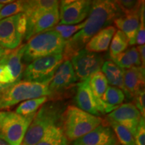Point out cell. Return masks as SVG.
<instances>
[{
    "mask_svg": "<svg viewBox=\"0 0 145 145\" xmlns=\"http://www.w3.org/2000/svg\"><path fill=\"white\" fill-rule=\"evenodd\" d=\"M23 54L24 45H21L16 49L10 50L6 55L5 63L11 71L14 83L20 81L22 77V74L24 70L22 60Z\"/></svg>",
    "mask_w": 145,
    "mask_h": 145,
    "instance_id": "20",
    "label": "cell"
},
{
    "mask_svg": "<svg viewBox=\"0 0 145 145\" xmlns=\"http://www.w3.org/2000/svg\"><path fill=\"white\" fill-rule=\"evenodd\" d=\"M128 40L124 34L120 30L116 32L112 37L110 44V55L111 59L125 51L128 48Z\"/></svg>",
    "mask_w": 145,
    "mask_h": 145,
    "instance_id": "27",
    "label": "cell"
},
{
    "mask_svg": "<svg viewBox=\"0 0 145 145\" xmlns=\"http://www.w3.org/2000/svg\"><path fill=\"white\" fill-rule=\"evenodd\" d=\"M2 60H3V58H2V59H0V63L2 62Z\"/></svg>",
    "mask_w": 145,
    "mask_h": 145,
    "instance_id": "41",
    "label": "cell"
},
{
    "mask_svg": "<svg viewBox=\"0 0 145 145\" xmlns=\"http://www.w3.org/2000/svg\"><path fill=\"white\" fill-rule=\"evenodd\" d=\"M6 55L3 57L2 62L0 63V88L14 83V78L11 71L5 63Z\"/></svg>",
    "mask_w": 145,
    "mask_h": 145,
    "instance_id": "31",
    "label": "cell"
},
{
    "mask_svg": "<svg viewBox=\"0 0 145 145\" xmlns=\"http://www.w3.org/2000/svg\"><path fill=\"white\" fill-rule=\"evenodd\" d=\"M35 114L23 116L15 112L0 111V137L11 145H21Z\"/></svg>",
    "mask_w": 145,
    "mask_h": 145,
    "instance_id": "6",
    "label": "cell"
},
{
    "mask_svg": "<svg viewBox=\"0 0 145 145\" xmlns=\"http://www.w3.org/2000/svg\"><path fill=\"white\" fill-rule=\"evenodd\" d=\"M101 70L110 86L120 89L127 95L124 85V69L119 67L112 60H108L104 61Z\"/></svg>",
    "mask_w": 145,
    "mask_h": 145,
    "instance_id": "19",
    "label": "cell"
},
{
    "mask_svg": "<svg viewBox=\"0 0 145 145\" xmlns=\"http://www.w3.org/2000/svg\"><path fill=\"white\" fill-rule=\"evenodd\" d=\"M72 145H120L111 126L101 124L72 143Z\"/></svg>",
    "mask_w": 145,
    "mask_h": 145,
    "instance_id": "14",
    "label": "cell"
},
{
    "mask_svg": "<svg viewBox=\"0 0 145 145\" xmlns=\"http://www.w3.org/2000/svg\"><path fill=\"white\" fill-rule=\"evenodd\" d=\"M75 101L79 109L95 116L99 117L106 114L92 93L89 85V79L81 81L77 84Z\"/></svg>",
    "mask_w": 145,
    "mask_h": 145,
    "instance_id": "15",
    "label": "cell"
},
{
    "mask_svg": "<svg viewBox=\"0 0 145 145\" xmlns=\"http://www.w3.org/2000/svg\"><path fill=\"white\" fill-rule=\"evenodd\" d=\"M142 117L140 112L134 104L126 103L110 112L106 119L125 127L135 136Z\"/></svg>",
    "mask_w": 145,
    "mask_h": 145,
    "instance_id": "13",
    "label": "cell"
},
{
    "mask_svg": "<svg viewBox=\"0 0 145 145\" xmlns=\"http://www.w3.org/2000/svg\"><path fill=\"white\" fill-rule=\"evenodd\" d=\"M35 145H69V141L61 126H54L50 128Z\"/></svg>",
    "mask_w": 145,
    "mask_h": 145,
    "instance_id": "25",
    "label": "cell"
},
{
    "mask_svg": "<svg viewBox=\"0 0 145 145\" xmlns=\"http://www.w3.org/2000/svg\"><path fill=\"white\" fill-rule=\"evenodd\" d=\"M3 7V4H1V3H0V10H1V9H2Z\"/></svg>",
    "mask_w": 145,
    "mask_h": 145,
    "instance_id": "40",
    "label": "cell"
},
{
    "mask_svg": "<svg viewBox=\"0 0 145 145\" xmlns=\"http://www.w3.org/2000/svg\"><path fill=\"white\" fill-rule=\"evenodd\" d=\"M112 61L124 70L141 66L140 55L137 48L135 46L126 49L116 57L112 58Z\"/></svg>",
    "mask_w": 145,
    "mask_h": 145,
    "instance_id": "22",
    "label": "cell"
},
{
    "mask_svg": "<svg viewBox=\"0 0 145 145\" xmlns=\"http://www.w3.org/2000/svg\"><path fill=\"white\" fill-rule=\"evenodd\" d=\"M137 50L138 51L139 55H140L141 66L144 67L145 65V46L144 45H140L137 47Z\"/></svg>",
    "mask_w": 145,
    "mask_h": 145,
    "instance_id": "36",
    "label": "cell"
},
{
    "mask_svg": "<svg viewBox=\"0 0 145 145\" xmlns=\"http://www.w3.org/2000/svg\"><path fill=\"white\" fill-rule=\"evenodd\" d=\"M63 54L39 58L29 63L24 70L22 80L49 83L54 72L63 63Z\"/></svg>",
    "mask_w": 145,
    "mask_h": 145,
    "instance_id": "8",
    "label": "cell"
},
{
    "mask_svg": "<svg viewBox=\"0 0 145 145\" xmlns=\"http://www.w3.org/2000/svg\"><path fill=\"white\" fill-rule=\"evenodd\" d=\"M145 12H144V1L141 5L140 12V23L136 36V44L139 46L144 45L145 42Z\"/></svg>",
    "mask_w": 145,
    "mask_h": 145,
    "instance_id": "33",
    "label": "cell"
},
{
    "mask_svg": "<svg viewBox=\"0 0 145 145\" xmlns=\"http://www.w3.org/2000/svg\"><path fill=\"white\" fill-rule=\"evenodd\" d=\"M59 7V1L55 0H35L26 1V16L30 15H40Z\"/></svg>",
    "mask_w": 145,
    "mask_h": 145,
    "instance_id": "24",
    "label": "cell"
},
{
    "mask_svg": "<svg viewBox=\"0 0 145 145\" xmlns=\"http://www.w3.org/2000/svg\"><path fill=\"white\" fill-rule=\"evenodd\" d=\"M124 99L125 94L122 89L114 86H108L102 99L105 113L113 112L120 106Z\"/></svg>",
    "mask_w": 145,
    "mask_h": 145,
    "instance_id": "21",
    "label": "cell"
},
{
    "mask_svg": "<svg viewBox=\"0 0 145 145\" xmlns=\"http://www.w3.org/2000/svg\"><path fill=\"white\" fill-rule=\"evenodd\" d=\"M84 26V22L76 25H57L52 29L57 32L63 39L68 40L74 34L81 30Z\"/></svg>",
    "mask_w": 145,
    "mask_h": 145,
    "instance_id": "30",
    "label": "cell"
},
{
    "mask_svg": "<svg viewBox=\"0 0 145 145\" xmlns=\"http://www.w3.org/2000/svg\"><path fill=\"white\" fill-rule=\"evenodd\" d=\"M27 18L18 14L0 20V46L8 50L20 46L26 32Z\"/></svg>",
    "mask_w": 145,
    "mask_h": 145,
    "instance_id": "7",
    "label": "cell"
},
{
    "mask_svg": "<svg viewBox=\"0 0 145 145\" xmlns=\"http://www.w3.org/2000/svg\"><path fill=\"white\" fill-rule=\"evenodd\" d=\"M106 120L108 124L113 129L120 145H135L134 136L130 133L129 130L114 121L107 119Z\"/></svg>",
    "mask_w": 145,
    "mask_h": 145,
    "instance_id": "28",
    "label": "cell"
},
{
    "mask_svg": "<svg viewBox=\"0 0 145 145\" xmlns=\"http://www.w3.org/2000/svg\"><path fill=\"white\" fill-rule=\"evenodd\" d=\"M62 106L54 103L43 104L38 110L25 134L21 145H35L54 126H61Z\"/></svg>",
    "mask_w": 145,
    "mask_h": 145,
    "instance_id": "2",
    "label": "cell"
},
{
    "mask_svg": "<svg viewBox=\"0 0 145 145\" xmlns=\"http://www.w3.org/2000/svg\"><path fill=\"white\" fill-rule=\"evenodd\" d=\"M0 145H11L8 142H6L5 140H3L2 138L0 137Z\"/></svg>",
    "mask_w": 145,
    "mask_h": 145,
    "instance_id": "38",
    "label": "cell"
},
{
    "mask_svg": "<svg viewBox=\"0 0 145 145\" xmlns=\"http://www.w3.org/2000/svg\"><path fill=\"white\" fill-rule=\"evenodd\" d=\"M123 15L139 12L144 1H116Z\"/></svg>",
    "mask_w": 145,
    "mask_h": 145,
    "instance_id": "32",
    "label": "cell"
},
{
    "mask_svg": "<svg viewBox=\"0 0 145 145\" xmlns=\"http://www.w3.org/2000/svg\"><path fill=\"white\" fill-rule=\"evenodd\" d=\"M48 85L21 79L0 88V111L8 110L21 101L49 96Z\"/></svg>",
    "mask_w": 145,
    "mask_h": 145,
    "instance_id": "3",
    "label": "cell"
},
{
    "mask_svg": "<svg viewBox=\"0 0 145 145\" xmlns=\"http://www.w3.org/2000/svg\"><path fill=\"white\" fill-rule=\"evenodd\" d=\"M133 101L135 106L140 112L142 117L145 116V92L144 89L140 91L133 96Z\"/></svg>",
    "mask_w": 145,
    "mask_h": 145,
    "instance_id": "35",
    "label": "cell"
},
{
    "mask_svg": "<svg viewBox=\"0 0 145 145\" xmlns=\"http://www.w3.org/2000/svg\"><path fill=\"white\" fill-rule=\"evenodd\" d=\"M27 26L24 40H28L34 36L51 30L59 21V8L40 15L26 16Z\"/></svg>",
    "mask_w": 145,
    "mask_h": 145,
    "instance_id": "12",
    "label": "cell"
},
{
    "mask_svg": "<svg viewBox=\"0 0 145 145\" xmlns=\"http://www.w3.org/2000/svg\"><path fill=\"white\" fill-rule=\"evenodd\" d=\"M71 60L77 81L80 82L88 80L93 74L100 71L104 63L101 54L86 49L79 50Z\"/></svg>",
    "mask_w": 145,
    "mask_h": 145,
    "instance_id": "9",
    "label": "cell"
},
{
    "mask_svg": "<svg viewBox=\"0 0 145 145\" xmlns=\"http://www.w3.org/2000/svg\"><path fill=\"white\" fill-rule=\"evenodd\" d=\"M66 42L52 30L34 36L24 45L23 63L29 64L39 58L63 54Z\"/></svg>",
    "mask_w": 145,
    "mask_h": 145,
    "instance_id": "5",
    "label": "cell"
},
{
    "mask_svg": "<svg viewBox=\"0 0 145 145\" xmlns=\"http://www.w3.org/2000/svg\"><path fill=\"white\" fill-rule=\"evenodd\" d=\"M77 81L72 64L69 60H65L54 72L48 85L50 98H56L69 89L72 88Z\"/></svg>",
    "mask_w": 145,
    "mask_h": 145,
    "instance_id": "11",
    "label": "cell"
},
{
    "mask_svg": "<svg viewBox=\"0 0 145 145\" xmlns=\"http://www.w3.org/2000/svg\"><path fill=\"white\" fill-rule=\"evenodd\" d=\"M26 10V1H16L8 3L0 10V20L10 16L24 13Z\"/></svg>",
    "mask_w": 145,
    "mask_h": 145,
    "instance_id": "29",
    "label": "cell"
},
{
    "mask_svg": "<svg viewBox=\"0 0 145 145\" xmlns=\"http://www.w3.org/2000/svg\"><path fill=\"white\" fill-rule=\"evenodd\" d=\"M9 52H10V50L5 49V48L0 46V59H2V58L4 57V56L6 55Z\"/></svg>",
    "mask_w": 145,
    "mask_h": 145,
    "instance_id": "37",
    "label": "cell"
},
{
    "mask_svg": "<svg viewBox=\"0 0 145 145\" xmlns=\"http://www.w3.org/2000/svg\"><path fill=\"white\" fill-rule=\"evenodd\" d=\"M92 1L65 0L59 4V25H76L88 17Z\"/></svg>",
    "mask_w": 145,
    "mask_h": 145,
    "instance_id": "10",
    "label": "cell"
},
{
    "mask_svg": "<svg viewBox=\"0 0 145 145\" xmlns=\"http://www.w3.org/2000/svg\"><path fill=\"white\" fill-rule=\"evenodd\" d=\"M140 12L122 15L114 21L117 28L126 36L131 46L136 44V36L140 23Z\"/></svg>",
    "mask_w": 145,
    "mask_h": 145,
    "instance_id": "17",
    "label": "cell"
},
{
    "mask_svg": "<svg viewBox=\"0 0 145 145\" xmlns=\"http://www.w3.org/2000/svg\"><path fill=\"white\" fill-rule=\"evenodd\" d=\"M47 100H48V97L43 96L38 98L24 101L17 107L15 112L23 116H29L33 115L37 112L38 110Z\"/></svg>",
    "mask_w": 145,
    "mask_h": 145,
    "instance_id": "26",
    "label": "cell"
},
{
    "mask_svg": "<svg viewBox=\"0 0 145 145\" xmlns=\"http://www.w3.org/2000/svg\"><path fill=\"white\" fill-rule=\"evenodd\" d=\"M144 67L142 66L124 70V85L128 97H132L138 92L144 89Z\"/></svg>",
    "mask_w": 145,
    "mask_h": 145,
    "instance_id": "16",
    "label": "cell"
},
{
    "mask_svg": "<svg viewBox=\"0 0 145 145\" xmlns=\"http://www.w3.org/2000/svg\"><path fill=\"white\" fill-rule=\"evenodd\" d=\"M135 145H145V122L144 118L142 117L137 127L135 136Z\"/></svg>",
    "mask_w": 145,
    "mask_h": 145,
    "instance_id": "34",
    "label": "cell"
},
{
    "mask_svg": "<svg viewBox=\"0 0 145 145\" xmlns=\"http://www.w3.org/2000/svg\"><path fill=\"white\" fill-rule=\"evenodd\" d=\"M116 30V28L113 26H107L102 29L90 39L85 46V49L96 53L106 51Z\"/></svg>",
    "mask_w": 145,
    "mask_h": 145,
    "instance_id": "18",
    "label": "cell"
},
{
    "mask_svg": "<svg viewBox=\"0 0 145 145\" xmlns=\"http://www.w3.org/2000/svg\"><path fill=\"white\" fill-rule=\"evenodd\" d=\"M122 15L116 1H92L88 18L84 21L83 28L66 42L63 52V60L70 61L79 50L83 49L93 36Z\"/></svg>",
    "mask_w": 145,
    "mask_h": 145,
    "instance_id": "1",
    "label": "cell"
},
{
    "mask_svg": "<svg viewBox=\"0 0 145 145\" xmlns=\"http://www.w3.org/2000/svg\"><path fill=\"white\" fill-rule=\"evenodd\" d=\"M14 1L12 0H0V3L1 4H5V3H12Z\"/></svg>",
    "mask_w": 145,
    "mask_h": 145,
    "instance_id": "39",
    "label": "cell"
},
{
    "mask_svg": "<svg viewBox=\"0 0 145 145\" xmlns=\"http://www.w3.org/2000/svg\"><path fill=\"white\" fill-rule=\"evenodd\" d=\"M108 83L106 77L101 71L95 72L89 79V85L92 93L99 103V106L104 109V110L102 99L105 92L108 88Z\"/></svg>",
    "mask_w": 145,
    "mask_h": 145,
    "instance_id": "23",
    "label": "cell"
},
{
    "mask_svg": "<svg viewBox=\"0 0 145 145\" xmlns=\"http://www.w3.org/2000/svg\"><path fill=\"white\" fill-rule=\"evenodd\" d=\"M103 123L100 117L83 111L75 106H69L61 119V128L68 141H75Z\"/></svg>",
    "mask_w": 145,
    "mask_h": 145,
    "instance_id": "4",
    "label": "cell"
}]
</instances>
